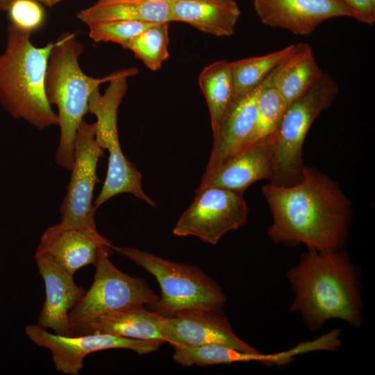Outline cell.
I'll use <instances>...</instances> for the list:
<instances>
[{"mask_svg": "<svg viewBox=\"0 0 375 375\" xmlns=\"http://www.w3.org/2000/svg\"><path fill=\"white\" fill-rule=\"evenodd\" d=\"M101 246L112 247L98 231L65 228L58 223L43 232L35 253L48 256L74 276L80 268L95 263Z\"/></svg>", "mask_w": 375, "mask_h": 375, "instance_id": "obj_16", "label": "cell"}, {"mask_svg": "<svg viewBox=\"0 0 375 375\" xmlns=\"http://www.w3.org/2000/svg\"><path fill=\"white\" fill-rule=\"evenodd\" d=\"M77 17L86 24L115 20L149 23L173 22L171 0L97 1L81 10L77 13Z\"/></svg>", "mask_w": 375, "mask_h": 375, "instance_id": "obj_21", "label": "cell"}, {"mask_svg": "<svg viewBox=\"0 0 375 375\" xmlns=\"http://www.w3.org/2000/svg\"><path fill=\"white\" fill-rule=\"evenodd\" d=\"M117 1H158V0H97L101 2Z\"/></svg>", "mask_w": 375, "mask_h": 375, "instance_id": "obj_32", "label": "cell"}, {"mask_svg": "<svg viewBox=\"0 0 375 375\" xmlns=\"http://www.w3.org/2000/svg\"><path fill=\"white\" fill-rule=\"evenodd\" d=\"M161 331L165 342L172 347L220 343L243 351L258 352L235 334L221 310L207 308L181 310L173 317H165Z\"/></svg>", "mask_w": 375, "mask_h": 375, "instance_id": "obj_12", "label": "cell"}, {"mask_svg": "<svg viewBox=\"0 0 375 375\" xmlns=\"http://www.w3.org/2000/svg\"><path fill=\"white\" fill-rule=\"evenodd\" d=\"M294 292L290 306L312 330L339 319L353 326L362 324L358 275L344 252L309 249L288 272Z\"/></svg>", "mask_w": 375, "mask_h": 375, "instance_id": "obj_2", "label": "cell"}, {"mask_svg": "<svg viewBox=\"0 0 375 375\" xmlns=\"http://www.w3.org/2000/svg\"><path fill=\"white\" fill-rule=\"evenodd\" d=\"M156 23L140 21L115 20L87 24L89 37L95 42H113L127 49L131 41Z\"/></svg>", "mask_w": 375, "mask_h": 375, "instance_id": "obj_27", "label": "cell"}, {"mask_svg": "<svg viewBox=\"0 0 375 375\" xmlns=\"http://www.w3.org/2000/svg\"><path fill=\"white\" fill-rule=\"evenodd\" d=\"M38 2H40L41 4L48 7L51 8L60 2H61L62 0H36Z\"/></svg>", "mask_w": 375, "mask_h": 375, "instance_id": "obj_30", "label": "cell"}, {"mask_svg": "<svg viewBox=\"0 0 375 375\" xmlns=\"http://www.w3.org/2000/svg\"><path fill=\"white\" fill-rule=\"evenodd\" d=\"M253 3L263 24L299 35L310 34L331 18L355 19L354 12L342 0H253Z\"/></svg>", "mask_w": 375, "mask_h": 375, "instance_id": "obj_13", "label": "cell"}, {"mask_svg": "<svg viewBox=\"0 0 375 375\" xmlns=\"http://www.w3.org/2000/svg\"><path fill=\"white\" fill-rule=\"evenodd\" d=\"M138 72L136 67L118 71L101 94L99 89L89 99V112L97 118L95 139L99 145L108 151L106 177L101 190L94 201L97 210L112 197L122 193L131 194L147 204L156 203L143 190L142 174L124 154L119 143L117 112L128 89L127 79Z\"/></svg>", "mask_w": 375, "mask_h": 375, "instance_id": "obj_5", "label": "cell"}, {"mask_svg": "<svg viewBox=\"0 0 375 375\" xmlns=\"http://www.w3.org/2000/svg\"><path fill=\"white\" fill-rule=\"evenodd\" d=\"M199 84L207 102L214 138L234 103L231 62L220 60L206 66L199 75Z\"/></svg>", "mask_w": 375, "mask_h": 375, "instance_id": "obj_23", "label": "cell"}, {"mask_svg": "<svg viewBox=\"0 0 375 375\" xmlns=\"http://www.w3.org/2000/svg\"><path fill=\"white\" fill-rule=\"evenodd\" d=\"M248 206L243 193L218 187L196 192L190 206L173 229L177 236H196L215 245L226 233L247 222Z\"/></svg>", "mask_w": 375, "mask_h": 375, "instance_id": "obj_10", "label": "cell"}, {"mask_svg": "<svg viewBox=\"0 0 375 375\" xmlns=\"http://www.w3.org/2000/svg\"><path fill=\"white\" fill-rule=\"evenodd\" d=\"M299 45L292 44L267 54L231 62L234 103L258 87Z\"/></svg>", "mask_w": 375, "mask_h": 375, "instance_id": "obj_24", "label": "cell"}, {"mask_svg": "<svg viewBox=\"0 0 375 375\" xmlns=\"http://www.w3.org/2000/svg\"><path fill=\"white\" fill-rule=\"evenodd\" d=\"M6 12L8 24L31 35L43 26L46 19L44 10L36 0H15Z\"/></svg>", "mask_w": 375, "mask_h": 375, "instance_id": "obj_28", "label": "cell"}, {"mask_svg": "<svg viewBox=\"0 0 375 375\" xmlns=\"http://www.w3.org/2000/svg\"><path fill=\"white\" fill-rule=\"evenodd\" d=\"M173 22L217 37L234 34L240 10L234 0H171Z\"/></svg>", "mask_w": 375, "mask_h": 375, "instance_id": "obj_18", "label": "cell"}, {"mask_svg": "<svg viewBox=\"0 0 375 375\" xmlns=\"http://www.w3.org/2000/svg\"><path fill=\"white\" fill-rule=\"evenodd\" d=\"M112 250L99 247L93 283L69 313L72 336L81 335L103 315L134 305H150L158 299L144 278L131 276L111 262Z\"/></svg>", "mask_w": 375, "mask_h": 375, "instance_id": "obj_8", "label": "cell"}, {"mask_svg": "<svg viewBox=\"0 0 375 375\" xmlns=\"http://www.w3.org/2000/svg\"><path fill=\"white\" fill-rule=\"evenodd\" d=\"M95 134V122L89 124L83 119L76 133L71 177L60 208L59 224L65 228L97 231L92 200L94 187L99 181L97 163L104 152L96 141Z\"/></svg>", "mask_w": 375, "mask_h": 375, "instance_id": "obj_9", "label": "cell"}, {"mask_svg": "<svg viewBox=\"0 0 375 375\" xmlns=\"http://www.w3.org/2000/svg\"><path fill=\"white\" fill-rule=\"evenodd\" d=\"M28 338L37 346L51 353L58 372L78 375L83 367L84 358L90 353L112 349H125L144 355L156 351L165 343L162 340H142L108 333H88L65 336L51 333L38 325L25 327Z\"/></svg>", "mask_w": 375, "mask_h": 375, "instance_id": "obj_11", "label": "cell"}, {"mask_svg": "<svg viewBox=\"0 0 375 375\" xmlns=\"http://www.w3.org/2000/svg\"><path fill=\"white\" fill-rule=\"evenodd\" d=\"M273 165L272 140L249 145L228 159L197 191L208 187H218L244 193L258 181H270Z\"/></svg>", "mask_w": 375, "mask_h": 375, "instance_id": "obj_17", "label": "cell"}, {"mask_svg": "<svg viewBox=\"0 0 375 375\" xmlns=\"http://www.w3.org/2000/svg\"><path fill=\"white\" fill-rule=\"evenodd\" d=\"M125 256L154 276L161 294L150 304L165 317L188 308L221 310L226 297L218 284L197 267L169 260L133 247H115Z\"/></svg>", "mask_w": 375, "mask_h": 375, "instance_id": "obj_6", "label": "cell"}, {"mask_svg": "<svg viewBox=\"0 0 375 375\" xmlns=\"http://www.w3.org/2000/svg\"><path fill=\"white\" fill-rule=\"evenodd\" d=\"M322 72L311 47L300 43L297 51L277 67L272 86L288 106L304 94Z\"/></svg>", "mask_w": 375, "mask_h": 375, "instance_id": "obj_22", "label": "cell"}, {"mask_svg": "<svg viewBox=\"0 0 375 375\" xmlns=\"http://www.w3.org/2000/svg\"><path fill=\"white\" fill-rule=\"evenodd\" d=\"M173 348V360L183 367L250 361H258L269 365H281L289 363L295 356L301 353L298 345L288 351L272 354L243 351L220 343L198 346L176 345Z\"/></svg>", "mask_w": 375, "mask_h": 375, "instance_id": "obj_19", "label": "cell"}, {"mask_svg": "<svg viewBox=\"0 0 375 375\" xmlns=\"http://www.w3.org/2000/svg\"><path fill=\"white\" fill-rule=\"evenodd\" d=\"M15 0H0V11H6Z\"/></svg>", "mask_w": 375, "mask_h": 375, "instance_id": "obj_31", "label": "cell"}, {"mask_svg": "<svg viewBox=\"0 0 375 375\" xmlns=\"http://www.w3.org/2000/svg\"><path fill=\"white\" fill-rule=\"evenodd\" d=\"M286 107L285 102L272 86V83L264 88L258 97L253 126L242 149L272 140Z\"/></svg>", "mask_w": 375, "mask_h": 375, "instance_id": "obj_25", "label": "cell"}, {"mask_svg": "<svg viewBox=\"0 0 375 375\" xmlns=\"http://www.w3.org/2000/svg\"><path fill=\"white\" fill-rule=\"evenodd\" d=\"M277 67L258 87L233 103L213 138L208 162L197 189L201 188L228 159L242 149L254 124L258 97L263 88L272 83Z\"/></svg>", "mask_w": 375, "mask_h": 375, "instance_id": "obj_15", "label": "cell"}, {"mask_svg": "<svg viewBox=\"0 0 375 375\" xmlns=\"http://www.w3.org/2000/svg\"><path fill=\"white\" fill-rule=\"evenodd\" d=\"M164 319L165 317L147 310L143 304L134 305L100 317L81 335L108 333L136 340L165 342L161 331Z\"/></svg>", "mask_w": 375, "mask_h": 375, "instance_id": "obj_20", "label": "cell"}, {"mask_svg": "<svg viewBox=\"0 0 375 375\" xmlns=\"http://www.w3.org/2000/svg\"><path fill=\"white\" fill-rule=\"evenodd\" d=\"M35 260L44 283L46 294L38 325L51 328L58 335L72 336L69 313L86 291L75 283L74 276L48 256L35 253Z\"/></svg>", "mask_w": 375, "mask_h": 375, "instance_id": "obj_14", "label": "cell"}, {"mask_svg": "<svg viewBox=\"0 0 375 375\" xmlns=\"http://www.w3.org/2000/svg\"><path fill=\"white\" fill-rule=\"evenodd\" d=\"M339 93V86L323 72L312 86L287 106L272 139L273 173L270 183L291 185L302 177V149L315 119L328 108Z\"/></svg>", "mask_w": 375, "mask_h": 375, "instance_id": "obj_7", "label": "cell"}, {"mask_svg": "<svg viewBox=\"0 0 375 375\" xmlns=\"http://www.w3.org/2000/svg\"><path fill=\"white\" fill-rule=\"evenodd\" d=\"M169 24L151 25L133 39L127 47L152 71L160 69L169 58Z\"/></svg>", "mask_w": 375, "mask_h": 375, "instance_id": "obj_26", "label": "cell"}, {"mask_svg": "<svg viewBox=\"0 0 375 375\" xmlns=\"http://www.w3.org/2000/svg\"><path fill=\"white\" fill-rule=\"evenodd\" d=\"M31 35L8 26L6 47L0 53V104L13 118L42 131L58 125L44 90L54 42L38 47L31 42Z\"/></svg>", "mask_w": 375, "mask_h": 375, "instance_id": "obj_4", "label": "cell"}, {"mask_svg": "<svg viewBox=\"0 0 375 375\" xmlns=\"http://www.w3.org/2000/svg\"><path fill=\"white\" fill-rule=\"evenodd\" d=\"M83 51L84 46L74 33H62L54 42L44 79L47 99L58 109L60 139L56 162L69 171L73 165L78 128L89 112L90 97L101 84L114 78L119 71L102 78L86 75L78 62Z\"/></svg>", "mask_w": 375, "mask_h": 375, "instance_id": "obj_3", "label": "cell"}, {"mask_svg": "<svg viewBox=\"0 0 375 375\" xmlns=\"http://www.w3.org/2000/svg\"><path fill=\"white\" fill-rule=\"evenodd\" d=\"M354 12L355 19L372 25L375 22V0H342Z\"/></svg>", "mask_w": 375, "mask_h": 375, "instance_id": "obj_29", "label": "cell"}, {"mask_svg": "<svg viewBox=\"0 0 375 375\" xmlns=\"http://www.w3.org/2000/svg\"><path fill=\"white\" fill-rule=\"evenodd\" d=\"M262 192L272 213L267 233L274 242L334 251L344 244L351 203L328 176L304 166L297 183L286 186L269 183L262 187Z\"/></svg>", "mask_w": 375, "mask_h": 375, "instance_id": "obj_1", "label": "cell"}]
</instances>
